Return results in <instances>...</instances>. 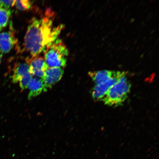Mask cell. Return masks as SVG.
Instances as JSON below:
<instances>
[{"instance_id":"6da1fadb","label":"cell","mask_w":159,"mask_h":159,"mask_svg":"<svg viewBox=\"0 0 159 159\" xmlns=\"http://www.w3.org/2000/svg\"><path fill=\"white\" fill-rule=\"evenodd\" d=\"M54 13L47 10L40 18L33 17L30 22L24 38L26 50L32 57L37 56L54 42L64 29L63 24L54 25Z\"/></svg>"},{"instance_id":"7a4b0ae2","label":"cell","mask_w":159,"mask_h":159,"mask_svg":"<svg viewBox=\"0 0 159 159\" xmlns=\"http://www.w3.org/2000/svg\"><path fill=\"white\" fill-rule=\"evenodd\" d=\"M122 72L117 82L109 89L102 101L109 106L120 105L126 100L130 93L131 84L126 76Z\"/></svg>"},{"instance_id":"3957f363","label":"cell","mask_w":159,"mask_h":159,"mask_svg":"<svg viewBox=\"0 0 159 159\" xmlns=\"http://www.w3.org/2000/svg\"><path fill=\"white\" fill-rule=\"evenodd\" d=\"M44 59L48 67H65L69 51L61 39H57L44 52Z\"/></svg>"},{"instance_id":"277c9868","label":"cell","mask_w":159,"mask_h":159,"mask_svg":"<svg viewBox=\"0 0 159 159\" xmlns=\"http://www.w3.org/2000/svg\"><path fill=\"white\" fill-rule=\"evenodd\" d=\"M122 72L117 71L108 80L101 84L96 85L91 91V95L94 100L97 101L102 100L109 89L117 82Z\"/></svg>"},{"instance_id":"5b68a950","label":"cell","mask_w":159,"mask_h":159,"mask_svg":"<svg viewBox=\"0 0 159 159\" xmlns=\"http://www.w3.org/2000/svg\"><path fill=\"white\" fill-rule=\"evenodd\" d=\"M27 63L29 65L30 74L41 79L43 78L45 71L49 68L44 58L38 56L28 59Z\"/></svg>"},{"instance_id":"8992f818","label":"cell","mask_w":159,"mask_h":159,"mask_svg":"<svg viewBox=\"0 0 159 159\" xmlns=\"http://www.w3.org/2000/svg\"><path fill=\"white\" fill-rule=\"evenodd\" d=\"M63 73L64 70L61 67H49L42 79L47 88H50L60 80Z\"/></svg>"},{"instance_id":"52a82bcc","label":"cell","mask_w":159,"mask_h":159,"mask_svg":"<svg viewBox=\"0 0 159 159\" xmlns=\"http://www.w3.org/2000/svg\"><path fill=\"white\" fill-rule=\"evenodd\" d=\"M17 43V39L12 32H4L0 34V52L2 53L9 52Z\"/></svg>"},{"instance_id":"ba28073f","label":"cell","mask_w":159,"mask_h":159,"mask_svg":"<svg viewBox=\"0 0 159 159\" xmlns=\"http://www.w3.org/2000/svg\"><path fill=\"white\" fill-rule=\"evenodd\" d=\"M27 88H29L30 91L28 96L29 99L36 97L43 91H46L47 89L42 79L37 77L32 78Z\"/></svg>"},{"instance_id":"9c48e42d","label":"cell","mask_w":159,"mask_h":159,"mask_svg":"<svg viewBox=\"0 0 159 159\" xmlns=\"http://www.w3.org/2000/svg\"><path fill=\"white\" fill-rule=\"evenodd\" d=\"M115 71L104 70L89 72V75L95 84L97 85L111 78L115 75Z\"/></svg>"},{"instance_id":"30bf717a","label":"cell","mask_w":159,"mask_h":159,"mask_svg":"<svg viewBox=\"0 0 159 159\" xmlns=\"http://www.w3.org/2000/svg\"><path fill=\"white\" fill-rule=\"evenodd\" d=\"M29 73H30L29 66L27 63H18L14 69L12 77V82L14 83L19 82L22 77Z\"/></svg>"},{"instance_id":"8fae6325","label":"cell","mask_w":159,"mask_h":159,"mask_svg":"<svg viewBox=\"0 0 159 159\" xmlns=\"http://www.w3.org/2000/svg\"><path fill=\"white\" fill-rule=\"evenodd\" d=\"M11 13V10L0 8V29L7 25Z\"/></svg>"},{"instance_id":"7c38bea8","label":"cell","mask_w":159,"mask_h":159,"mask_svg":"<svg viewBox=\"0 0 159 159\" xmlns=\"http://www.w3.org/2000/svg\"><path fill=\"white\" fill-rule=\"evenodd\" d=\"M17 8L21 11H25L30 10L32 6L33 3L27 0L16 1L15 3Z\"/></svg>"},{"instance_id":"4fadbf2b","label":"cell","mask_w":159,"mask_h":159,"mask_svg":"<svg viewBox=\"0 0 159 159\" xmlns=\"http://www.w3.org/2000/svg\"><path fill=\"white\" fill-rule=\"evenodd\" d=\"M32 76L30 73H29L22 77L19 81L20 86L21 89L23 90L27 88L30 81L33 78Z\"/></svg>"},{"instance_id":"5bb4252c","label":"cell","mask_w":159,"mask_h":159,"mask_svg":"<svg viewBox=\"0 0 159 159\" xmlns=\"http://www.w3.org/2000/svg\"><path fill=\"white\" fill-rule=\"evenodd\" d=\"M16 1H0V8L9 9L15 5Z\"/></svg>"},{"instance_id":"9a60e30c","label":"cell","mask_w":159,"mask_h":159,"mask_svg":"<svg viewBox=\"0 0 159 159\" xmlns=\"http://www.w3.org/2000/svg\"><path fill=\"white\" fill-rule=\"evenodd\" d=\"M2 57V53L0 52V63H1Z\"/></svg>"},{"instance_id":"2e32d148","label":"cell","mask_w":159,"mask_h":159,"mask_svg":"<svg viewBox=\"0 0 159 159\" xmlns=\"http://www.w3.org/2000/svg\"><path fill=\"white\" fill-rule=\"evenodd\" d=\"M1 29H0V31H1Z\"/></svg>"}]
</instances>
